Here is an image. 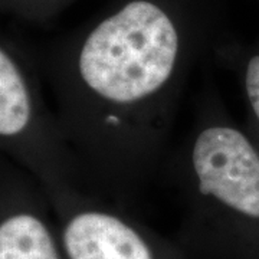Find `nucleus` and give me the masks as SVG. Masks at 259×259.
Segmentation results:
<instances>
[{
	"label": "nucleus",
	"instance_id": "1",
	"mask_svg": "<svg viewBox=\"0 0 259 259\" xmlns=\"http://www.w3.org/2000/svg\"><path fill=\"white\" fill-rule=\"evenodd\" d=\"M192 51L156 0H128L42 69L85 190L127 207L166 164Z\"/></svg>",
	"mask_w": 259,
	"mask_h": 259
},
{
	"label": "nucleus",
	"instance_id": "2",
	"mask_svg": "<svg viewBox=\"0 0 259 259\" xmlns=\"http://www.w3.org/2000/svg\"><path fill=\"white\" fill-rule=\"evenodd\" d=\"M168 171L182 199L176 242L186 258L259 259V148L210 76Z\"/></svg>",
	"mask_w": 259,
	"mask_h": 259
},
{
	"label": "nucleus",
	"instance_id": "3",
	"mask_svg": "<svg viewBox=\"0 0 259 259\" xmlns=\"http://www.w3.org/2000/svg\"><path fill=\"white\" fill-rule=\"evenodd\" d=\"M40 68L19 49L0 48V148L47 194L82 189V170L58 114L49 108Z\"/></svg>",
	"mask_w": 259,
	"mask_h": 259
},
{
	"label": "nucleus",
	"instance_id": "4",
	"mask_svg": "<svg viewBox=\"0 0 259 259\" xmlns=\"http://www.w3.org/2000/svg\"><path fill=\"white\" fill-rule=\"evenodd\" d=\"M49 200L66 259H187L176 241L100 196L74 189Z\"/></svg>",
	"mask_w": 259,
	"mask_h": 259
},
{
	"label": "nucleus",
	"instance_id": "5",
	"mask_svg": "<svg viewBox=\"0 0 259 259\" xmlns=\"http://www.w3.org/2000/svg\"><path fill=\"white\" fill-rule=\"evenodd\" d=\"M0 259H66L47 192L2 156Z\"/></svg>",
	"mask_w": 259,
	"mask_h": 259
},
{
	"label": "nucleus",
	"instance_id": "6",
	"mask_svg": "<svg viewBox=\"0 0 259 259\" xmlns=\"http://www.w3.org/2000/svg\"><path fill=\"white\" fill-rule=\"evenodd\" d=\"M229 64L241 90L245 108V130L259 148V42L255 47L235 54Z\"/></svg>",
	"mask_w": 259,
	"mask_h": 259
}]
</instances>
